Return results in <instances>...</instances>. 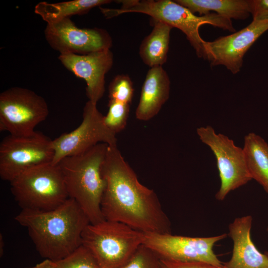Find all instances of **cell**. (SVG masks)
I'll use <instances>...</instances> for the list:
<instances>
[{"instance_id": "cell-1", "label": "cell", "mask_w": 268, "mask_h": 268, "mask_svg": "<svg viewBox=\"0 0 268 268\" xmlns=\"http://www.w3.org/2000/svg\"><path fill=\"white\" fill-rule=\"evenodd\" d=\"M101 172L105 182L101 202L105 220L142 232L171 233L170 221L156 194L139 182L117 145H108Z\"/></svg>"}, {"instance_id": "cell-2", "label": "cell", "mask_w": 268, "mask_h": 268, "mask_svg": "<svg viewBox=\"0 0 268 268\" xmlns=\"http://www.w3.org/2000/svg\"><path fill=\"white\" fill-rule=\"evenodd\" d=\"M15 220L27 228L39 255L54 262L82 245V234L90 221L78 204L68 198L54 209H22Z\"/></svg>"}, {"instance_id": "cell-3", "label": "cell", "mask_w": 268, "mask_h": 268, "mask_svg": "<svg viewBox=\"0 0 268 268\" xmlns=\"http://www.w3.org/2000/svg\"><path fill=\"white\" fill-rule=\"evenodd\" d=\"M108 144L100 143L81 154L66 157L58 164L69 198L95 224L104 220L101 202L105 186L101 169Z\"/></svg>"}, {"instance_id": "cell-4", "label": "cell", "mask_w": 268, "mask_h": 268, "mask_svg": "<svg viewBox=\"0 0 268 268\" xmlns=\"http://www.w3.org/2000/svg\"><path fill=\"white\" fill-rule=\"evenodd\" d=\"M118 2L122 6L114 9L116 17L127 13H140L178 28L186 35L197 56L204 60V40L199 32L201 26L209 24L231 32H236L231 19L212 12L197 16L175 0H122Z\"/></svg>"}, {"instance_id": "cell-5", "label": "cell", "mask_w": 268, "mask_h": 268, "mask_svg": "<svg viewBox=\"0 0 268 268\" xmlns=\"http://www.w3.org/2000/svg\"><path fill=\"white\" fill-rule=\"evenodd\" d=\"M143 234L128 225L104 220L89 223L82 234V245L100 268H121L142 244Z\"/></svg>"}, {"instance_id": "cell-6", "label": "cell", "mask_w": 268, "mask_h": 268, "mask_svg": "<svg viewBox=\"0 0 268 268\" xmlns=\"http://www.w3.org/2000/svg\"><path fill=\"white\" fill-rule=\"evenodd\" d=\"M10 183L11 192L22 209L51 210L69 198L58 164L51 163L32 167Z\"/></svg>"}, {"instance_id": "cell-7", "label": "cell", "mask_w": 268, "mask_h": 268, "mask_svg": "<svg viewBox=\"0 0 268 268\" xmlns=\"http://www.w3.org/2000/svg\"><path fill=\"white\" fill-rule=\"evenodd\" d=\"M52 140L42 133L10 134L0 143V177L9 182L32 167L52 163Z\"/></svg>"}, {"instance_id": "cell-8", "label": "cell", "mask_w": 268, "mask_h": 268, "mask_svg": "<svg viewBox=\"0 0 268 268\" xmlns=\"http://www.w3.org/2000/svg\"><path fill=\"white\" fill-rule=\"evenodd\" d=\"M49 114L43 97L25 88L13 87L0 94V130L13 135H28Z\"/></svg>"}, {"instance_id": "cell-9", "label": "cell", "mask_w": 268, "mask_h": 268, "mask_svg": "<svg viewBox=\"0 0 268 268\" xmlns=\"http://www.w3.org/2000/svg\"><path fill=\"white\" fill-rule=\"evenodd\" d=\"M197 133L202 142L207 145L216 159L220 186L215 195L218 201L252 180L248 170L243 148L222 134H217L210 126L201 127Z\"/></svg>"}, {"instance_id": "cell-10", "label": "cell", "mask_w": 268, "mask_h": 268, "mask_svg": "<svg viewBox=\"0 0 268 268\" xmlns=\"http://www.w3.org/2000/svg\"><path fill=\"white\" fill-rule=\"evenodd\" d=\"M103 117L97 104L88 100L83 108L82 121L79 126L52 140V164H58L66 157L81 154L100 143L117 145L116 134L106 127Z\"/></svg>"}, {"instance_id": "cell-11", "label": "cell", "mask_w": 268, "mask_h": 268, "mask_svg": "<svg viewBox=\"0 0 268 268\" xmlns=\"http://www.w3.org/2000/svg\"><path fill=\"white\" fill-rule=\"evenodd\" d=\"M142 244L160 258L183 262H199L223 268V263L214 253L216 243L227 237L225 233L208 237H192L170 234L142 232Z\"/></svg>"}, {"instance_id": "cell-12", "label": "cell", "mask_w": 268, "mask_h": 268, "mask_svg": "<svg viewBox=\"0 0 268 268\" xmlns=\"http://www.w3.org/2000/svg\"><path fill=\"white\" fill-rule=\"evenodd\" d=\"M44 35L50 46L60 55H85L110 49L112 46V39L106 30L80 28L70 18L47 24Z\"/></svg>"}, {"instance_id": "cell-13", "label": "cell", "mask_w": 268, "mask_h": 268, "mask_svg": "<svg viewBox=\"0 0 268 268\" xmlns=\"http://www.w3.org/2000/svg\"><path fill=\"white\" fill-rule=\"evenodd\" d=\"M268 30V20L252 21L233 33L203 43L205 60L210 66H223L235 74L241 70L244 56L256 40Z\"/></svg>"}, {"instance_id": "cell-14", "label": "cell", "mask_w": 268, "mask_h": 268, "mask_svg": "<svg viewBox=\"0 0 268 268\" xmlns=\"http://www.w3.org/2000/svg\"><path fill=\"white\" fill-rule=\"evenodd\" d=\"M58 59L67 70L85 81L87 98L97 104L104 95L105 75L114 62L110 49L85 55L60 54Z\"/></svg>"}, {"instance_id": "cell-15", "label": "cell", "mask_w": 268, "mask_h": 268, "mask_svg": "<svg viewBox=\"0 0 268 268\" xmlns=\"http://www.w3.org/2000/svg\"><path fill=\"white\" fill-rule=\"evenodd\" d=\"M252 217L235 219L229 225V236L233 243L230 260L223 263V268H268V256L260 252L252 240Z\"/></svg>"}, {"instance_id": "cell-16", "label": "cell", "mask_w": 268, "mask_h": 268, "mask_svg": "<svg viewBox=\"0 0 268 268\" xmlns=\"http://www.w3.org/2000/svg\"><path fill=\"white\" fill-rule=\"evenodd\" d=\"M170 91V78L162 66L150 68L141 87L136 118L146 121L157 115L169 99Z\"/></svg>"}, {"instance_id": "cell-17", "label": "cell", "mask_w": 268, "mask_h": 268, "mask_svg": "<svg viewBox=\"0 0 268 268\" xmlns=\"http://www.w3.org/2000/svg\"><path fill=\"white\" fill-rule=\"evenodd\" d=\"M153 23L152 30L143 39L139 48L141 60L150 68L162 66L166 62L170 32L173 28L165 23L155 20H153Z\"/></svg>"}, {"instance_id": "cell-18", "label": "cell", "mask_w": 268, "mask_h": 268, "mask_svg": "<svg viewBox=\"0 0 268 268\" xmlns=\"http://www.w3.org/2000/svg\"><path fill=\"white\" fill-rule=\"evenodd\" d=\"M243 149L252 179L268 194V143L259 135L250 133L244 137Z\"/></svg>"}, {"instance_id": "cell-19", "label": "cell", "mask_w": 268, "mask_h": 268, "mask_svg": "<svg viewBox=\"0 0 268 268\" xmlns=\"http://www.w3.org/2000/svg\"><path fill=\"white\" fill-rule=\"evenodd\" d=\"M200 16L211 11L232 20H244L251 14L250 0H175Z\"/></svg>"}, {"instance_id": "cell-20", "label": "cell", "mask_w": 268, "mask_h": 268, "mask_svg": "<svg viewBox=\"0 0 268 268\" xmlns=\"http://www.w3.org/2000/svg\"><path fill=\"white\" fill-rule=\"evenodd\" d=\"M110 0H72L50 3L38 2L34 7V12L39 15L47 24L53 23L74 15L88 13L94 7L111 3Z\"/></svg>"}, {"instance_id": "cell-21", "label": "cell", "mask_w": 268, "mask_h": 268, "mask_svg": "<svg viewBox=\"0 0 268 268\" xmlns=\"http://www.w3.org/2000/svg\"><path fill=\"white\" fill-rule=\"evenodd\" d=\"M108 111L104 116L106 127L115 134L126 127L130 113V104L109 100Z\"/></svg>"}, {"instance_id": "cell-22", "label": "cell", "mask_w": 268, "mask_h": 268, "mask_svg": "<svg viewBox=\"0 0 268 268\" xmlns=\"http://www.w3.org/2000/svg\"><path fill=\"white\" fill-rule=\"evenodd\" d=\"M109 100L130 104L134 94V84L127 74L116 75L108 87Z\"/></svg>"}, {"instance_id": "cell-23", "label": "cell", "mask_w": 268, "mask_h": 268, "mask_svg": "<svg viewBox=\"0 0 268 268\" xmlns=\"http://www.w3.org/2000/svg\"><path fill=\"white\" fill-rule=\"evenodd\" d=\"M55 262L57 268H100L94 256L83 245L69 256Z\"/></svg>"}, {"instance_id": "cell-24", "label": "cell", "mask_w": 268, "mask_h": 268, "mask_svg": "<svg viewBox=\"0 0 268 268\" xmlns=\"http://www.w3.org/2000/svg\"><path fill=\"white\" fill-rule=\"evenodd\" d=\"M121 268H161L160 258L152 250L142 244Z\"/></svg>"}, {"instance_id": "cell-25", "label": "cell", "mask_w": 268, "mask_h": 268, "mask_svg": "<svg viewBox=\"0 0 268 268\" xmlns=\"http://www.w3.org/2000/svg\"><path fill=\"white\" fill-rule=\"evenodd\" d=\"M161 268H218L211 265L199 262H183L160 258Z\"/></svg>"}, {"instance_id": "cell-26", "label": "cell", "mask_w": 268, "mask_h": 268, "mask_svg": "<svg viewBox=\"0 0 268 268\" xmlns=\"http://www.w3.org/2000/svg\"><path fill=\"white\" fill-rule=\"evenodd\" d=\"M253 20H268V0H250Z\"/></svg>"}, {"instance_id": "cell-27", "label": "cell", "mask_w": 268, "mask_h": 268, "mask_svg": "<svg viewBox=\"0 0 268 268\" xmlns=\"http://www.w3.org/2000/svg\"><path fill=\"white\" fill-rule=\"evenodd\" d=\"M26 268H57L55 262L45 259L43 261L32 267Z\"/></svg>"}, {"instance_id": "cell-28", "label": "cell", "mask_w": 268, "mask_h": 268, "mask_svg": "<svg viewBox=\"0 0 268 268\" xmlns=\"http://www.w3.org/2000/svg\"><path fill=\"white\" fill-rule=\"evenodd\" d=\"M264 253L268 256V251H265Z\"/></svg>"}, {"instance_id": "cell-29", "label": "cell", "mask_w": 268, "mask_h": 268, "mask_svg": "<svg viewBox=\"0 0 268 268\" xmlns=\"http://www.w3.org/2000/svg\"><path fill=\"white\" fill-rule=\"evenodd\" d=\"M267 232H268V228H267Z\"/></svg>"}]
</instances>
